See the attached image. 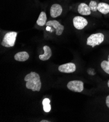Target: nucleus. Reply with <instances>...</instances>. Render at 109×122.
<instances>
[{"label":"nucleus","instance_id":"1","mask_svg":"<svg viewBox=\"0 0 109 122\" xmlns=\"http://www.w3.org/2000/svg\"><path fill=\"white\" fill-rule=\"evenodd\" d=\"M24 80L26 82L27 89L31 90L33 92H39L41 88V82L39 75L35 72L31 71L27 75Z\"/></svg>","mask_w":109,"mask_h":122},{"label":"nucleus","instance_id":"2","mask_svg":"<svg viewBox=\"0 0 109 122\" xmlns=\"http://www.w3.org/2000/svg\"><path fill=\"white\" fill-rule=\"evenodd\" d=\"M17 33L16 32H9L6 34L3 38L1 45L5 47H11L14 46Z\"/></svg>","mask_w":109,"mask_h":122},{"label":"nucleus","instance_id":"3","mask_svg":"<svg viewBox=\"0 0 109 122\" xmlns=\"http://www.w3.org/2000/svg\"><path fill=\"white\" fill-rule=\"evenodd\" d=\"M104 40V36L103 34L98 33L91 35L87 39V44L91 46L92 48L95 46L99 45Z\"/></svg>","mask_w":109,"mask_h":122},{"label":"nucleus","instance_id":"4","mask_svg":"<svg viewBox=\"0 0 109 122\" xmlns=\"http://www.w3.org/2000/svg\"><path fill=\"white\" fill-rule=\"evenodd\" d=\"M67 88L72 92H81L84 89V83L82 81L79 80L71 81L68 83Z\"/></svg>","mask_w":109,"mask_h":122},{"label":"nucleus","instance_id":"5","mask_svg":"<svg viewBox=\"0 0 109 122\" xmlns=\"http://www.w3.org/2000/svg\"><path fill=\"white\" fill-rule=\"evenodd\" d=\"M73 23L75 28L78 30H82L87 25L88 21L82 17L76 16L73 19Z\"/></svg>","mask_w":109,"mask_h":122},{"label":"nucleus","instance_id":"6","mask_svg":"<svg viewBox=\"0 0 109 122\" xmlns=\"http://www.w3.org/2000/svg\"><path fill=\"white\" fill-rule=\"evenodd\" d=\"M46 25V26H52L56 30V35L57 36H60L62 35L64 30V27L61 25L58 21L56 20H50L47 21Z\"/></svg>","mask_w":109,"mask_h":122},{"label":"nucleus","instance_id":"7","mask_svg":"<svg viewBox=\"0 0 109 122\" xmlns=\"http://www.w3.org/2000/svg\"><path fill=\"white\" fill-rule=\"evenodd\" d=\"M76 70L75 65L74 63H68L59 66L58 71L61 72L71 73Z\"/></svg>","mask_w":109,"mask_h":122},{"label":"nucleus","instance_id":"8","mask_svg":"<svg viewBox=\"0 0 109 122\" xmlns=\"http://www.w3.org/2000/svg\"><path fill=\"white\" fill-rule=\"evenodd\" d=\"M63 11L62 6L59 4H54L51 8L50 14L52 18H55L61 15Z\"/></svg>","mask_w":109,"mask_h":122},{"label":"nucleus","instance_id":"9","mask_svg":"<svg viewBox=\"0 0 109 122\" xmlns=\"http://www.w3.org/2000/svg\"><path fill=\"white\" fill-rule=\"evenodd\" d=\"M78 13L81 15L88 16L91 14V10L89 6L85 3L80 4L78 7Z\"/></svg>","mask_w":109,"mask_h":122},{"label":"nucleus","instance_id":"10","mask_svg":"<svg viewBox=\"0 0 109 122\" xmlns=\"http://www.w3.org/2000/svg\"><path fill=\"white\" fill-rule=\"evenodd\" d=\"M43 50L44 51V54L39 56V59L42 61H46L49 59L52 55V50L50 47L47 46H45L43 47Z\"/></svg>","mask_w":109,"mask_h":122},{"label":"nucleus","instance_id":"11","mask_svg":"<svg viewBox=\"0 0 109 122\" xmlns=\"http://www.w3.org/2000/svg\"><path fill=\"white\" fill-rule=\"evenodd\" d=\"M29 54L25 51L18 52L14 56V58L18 61L23 62L27 60L29 58Z\"/></svg>","mask_w":109,"mask_h":122},{"label":"nucleus","instance_id":"12","mask_svg":"<svg viewBox=\"0 0 109 122\" xmlns=\"http://www.w3.org/2000/svg\"><path fill=\"white\" fill-rule=\"evenodd\" d=\"M98 10L102 14L106 15L109 13V5L105 3H100L98 4Z\"/></svg>","mask_w":109,"mask_h":122},{"label":"nucleus","instance_id":"13","mask_svg":"<svg viewBox=\"0 0 109 122\" xmlns=\"http://www.w3.org/2000/svg\"><path fill=\"white\" fill-rule=\"evenodd\" d=\"M46 16L45 12H41L37 20V24L40 26H43L46 24Z\"/></svg>","mask_w":109,"mask_h":122},{"label":"nucleus","instance_id":"14","mask_svg":"<svg viewBox=\"0 0 109 122\" xmlns=\"http://www.w3.org/2000/svg\"><path fill=\"white\" fill-rule=\"evenodd\" d=\"M50 100L48 98H45L42 102L43 109L45 112H48L51 110V106L50 105Z\"/></svg>","mask_w":109,"mask_h":122},{"label":"nucleus","instance_id":"15","mask_svg":"<svg viewBox=\"0 0 109 122\" xmlns=\"http://www.w3.org/2000/svg\"><path fill=\"white\" fill-rule=\"evenodd\" d=\"M101 67L105 72L109 75V55L108 56V61H103L101 63Z\"/></svg>","mask_w":109,"mask_h":122},{"label":"nucleus","instance_id":"16","mask_svg":"<svg viewBox=\"0 0 109 122\" xmlns=\"http://www.w3.org/2000/svg\"><path fill=\"white\" fill-rule=\"evenodd\" d=\"M89 6L91 10L93 12H96L97 10H98V5L97 4V3L95 1H91Z\"/></svg>","mask_w":109,"mask_h":122},{"label":"nucleus","instance_id":"17","mask_svg":"<svg viewBox=\"0 0 109 122\" xmlns=\"http://www.w3.org/2000/svg\"><path fill=\"white\" fill-rule=\"evenodd\" d=\"M106 104L108 107L109 108V95L107 97L106 100Z\"/></svg>","mask_w":109,"mask_h":122},{"label":"nucleus","instance_id":"18","mask_svg":"<svg viewBox=\"0 0 109 122\" xmlns=\"http://www.w3.org/2000/svg\"><path fill=\"white\" fill-rule=\"evenodd\" d=\"M50 121H48L47 120H42L41 121H40V122H49Z\"/></svg>","mask_w":109,"mask_h":122},{"label":"nucleus","instance_id":"19","mask_svg":"<svg viewBox=\"0 0 109 122\" xmlns=\"http://www.w3.org/2000/svg\"><path fill=\"white\" fill-rule=\"evenodd\" d=\"M108 87H109V81H108Z\"/></svg>","mask_w":109,"mask_h":122}]
</instances>
